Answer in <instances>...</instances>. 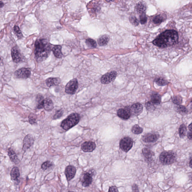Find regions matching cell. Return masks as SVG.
I'll use <instances>...</instances> for the list:
<instances>
[{"label": "cell", "mask_w": 192, "mask_h": 192, "mask_svg": "<svg viewBox=\"0 0 192 192\" xmlns=\"http://www.w3.org/2000/svg\"><path fill=\"white\" fill-rule=\"evenodd\" d=\"M178 32L173 30H167L162 33L153 41L158 47L165 48L176 43L178 40Z\"/></svg>", "instance_id": "cell-1"}, {"label": "cell", "mask_w": 192, "mask_h": 192, "mask_svg": "<svg viewBox=\"0 0 192 192\" xmlns=\"http://www.w3.org/2000/svg\"><path fill=\"white\" fill-rule=\"evenodd\" d=\"M51 45L46 39L37 40L35 44V55L38 62L44 61L50 55Z\"/></svg>", "instance_id": "cell-2"}, {"label": "cell", "mask_w": 192, "mask_h": 192, "mask_svg": "<svg viewBox=\"0 0 192 192\" xmlns=\"http://www.w3.org/2000/svg\"><path fill=\"white\" fill-rule=\"evenodd\" d=\"M80 120V117L78 113H72L62 121L60 127L65 130L67 131L77 124Z\"/></svg>", "instance_id": "cell-3"}, {"label": "cell", "mask_w": 192, "mask_h": 192, "mask_svg": "<svg viewBox=\"0 0 192 192\" xmlns=\"http://www.w3.org/2000/svg\"><path fill=\"white\" fill-rule=\"evenodd\" d=\"M176 155L171 151H165L161 153L160 156V161L165 165H171L176 160Z\"/></svg>", "instance_id": "cell-4"}, {"label": "cell", "mask_w": 192, "mask_h": 192, "mask_svg": "<svg viewBox=\"0 0 192 192\" xmlns=\"http://www.w3.org/2000/svg\"><path fill=\"white\" fill-rule=\"evenodd\" d=\"M133 141L129 137H125L121 140L120 142V148L125 152H128L133 146Z\"/></svg>", "instance_id": "cell-5"}, {"label": "cell", "mask_w": 192, "mask_h": 192, "mask_svg": "<svg viewBox=\"0 0 192 192\" xmlns=\"http://www.w3.org/2000/svg\"><path fill=\"white\" fill-rule=\"evenodd\" d=\"M78 87V83L77 79H72L66 86L65 92L68 94H74L77 89Z\"/></svg>", "instance_id": "cell-6"}, {"label": "cell", "mask_w": 192, "mask_h": 192, "mask_svg": "<svg viewBox=\"0 0 192 192\" xmlns=\"http://www.w3.org/2000/svg\"><path fill=\"white\" fill-rule=\"evenodd\" d=\"M117 76V73L115 71L108 72L102 77L101 82L103 84H108L114 80Z\"/></svg>", "instance_id": "cell-7"}, {"label": "cell", "mask_w": 192, "mask_h": 192, "mask_svg": "<svg viewBox=\"0 0 192 192\" xmlns=\"http://www.w3.org/2000/svg\"><path fill=\"white\" fill-rule=\"evenodd\" d=\"M15 76L19 79H27L31 75L30 69L27 68H21L15 72Z\"/></svg>", "instance_id": "cell-8"}, {"label": "cell", "mask_w": 192, "mask_h": 192, "mask_svg": "<svg viewBox=\"0 0 192 192\" xmlns=\"http://www.w3.org/2000/svg\"><path fill=\"white\" fill-rule=\"evenodd\" d=\"M11 56L13 61L16 63H19L22 60L20 49L17 46L14 47L11 50Z\"/></svg>", "instance_id": "cell-9"}, {"label": "cell", "mask_w": 192, "mask_h": 192, "mask_svg": "<svg viewBox=\"0 0 192 192\" xmlns=\"http://www.w3.org/2000/svg\"><path fill=\"white\" fill-rule=\"evenodd\" d=\"M76 172V169L75 167L69 165L66 168L65 174L68 181H70L74 177Z\"/></svg>", "instance_id": "cell-10"}, {"label": "cell", "mask_w": 192, "mask_h": 192, "mask_svg": "<svg viewBox=\"0 0 192 192\" xmlns=\"http://www.w3.org/2000/svg\"><path fill=\"white\" fill-rule=\"evenodd\" d=\"M117 115L119 117L122 119L127 120L131 117V114L130 108L126 107L119 110L117 111Z\"/></svg>", "instance_id": "cell-11"}, {"label": "cell", "mask_w": 192, "mask_h": 192, "mask_svg": "<svg viewBox=\"0 0 192 192\" xmlns=\"http://www.w3.org/2000/svg\"><path fill=\"white\" fill-rule=\"evenodd\" d=\"M131 115L137 116L142 113L143 107L141 104L137 103L134 104L130 108Z\"/></svg>", "instance_id": "cell-12"}, {"label": "cell", "mask_w": 192, "mask_h": 192, "mask_svg": "<svg viewBox=\"0 0 192 192\" xmlns=\"http://www.w3.org/2000/svg\"><path fill=\"white\" fill-rule=\"evenodd\" d=\"M95 148V143L92 141H86L81 146L82 150L85 152H91L94 151Z\"/></svg>", "instance_id": "cell-13"}, {"label": "cell", "mask_w": 192, "mask_h": 192, "mask_svg": "<svg viewBox=\"0 0 192 192\" xmlns=\"http://www.w3.org/2000/svg\"><path fill=\"white\" fill-rule=\"evenodd\" d=\"M34 139L32 136L30 134L26 135L23 140V150L26 151L31 147L34 143Z\"/></svg>", "instance_id": "cell-14"}, {"label": "cell", "mask_w": 192, "mask_h": 192, "mask_svg": "<svg viewBox=\"0 0 192 192\" xmlns=\"http://www.w3.org/2000/svg\"><path fill=\"white\" fill-rule=\"evenodd\" d=\"M93 177L91 173L89 172L85 173L83 175L82 182V185L84 187L89 186L93 182Z\"/></svg>", "instance_id": "cell-15"}, {"label": "cell", "mask_w": 192, "mask_h": 192, "mask_svg": "<svg viewBox=\"0 0 192 192\" xmlns=\"http://www.w3.org/2000/svg\"><path fill=\"white\" fill-rule=\"evenodd\" d=\"M159 137V135L156 134L149 133L143 136L142 139L146 143H152L157 141Z\"/></svg>", "instance_id": "cell-16"}, {"label": "cell", "mask_w": 192, "mask_h": 192, "mask_svg": "<svg viewBox=\"0 0 192 192\" xmlns=\"http://www.w3.org/2000/svg\"><path fill=\"white\" fill-rule=\"evenodd\" d=\"M142 154L146 160L149 161L152 160L155 155L153 152L147 148H144L143 149Z\"/></svg>", "instance_id": "cell-17"}, {"label": "cell", "mask_w": 192, "mask_h": 192, "mask_svg": "<svg viewBox=\"0 0 192 192\" xmlns=\"http://www.w3.org/2000/svg\"><path fill=\"white\" fill-rule=\"evenodd\" d=\"M43 108L46 111H50L54 108V104L52 101L49 98L44 99Z\"/></svg>", "instance_id": "cell-18"}, {"label": "cell", "mask_w": 192, "mask_h": 192, "mask_svg": "<svg viewBox=\"0 0 192 192\" xmlns=\"http://www.w3.org/2000/svg\"><path fill=\"white\" fill-rule=\"evenodd\" d=\"M8 155L9 156L11 161L15 164H17L19 163L20 161L18 158L16 153L12 149L10 148L8 151Z\"/></svg>", "instance_id": "cell-19"}, {"label": "cell", "mask_w": 192, "mask_h": 192, "mask_svg": "<svg viewBox=\"0 0 192 192\" xmlns=\"http://www.w3.org/2000/svg\"><path fill=\"white\" fill-rule=\"evenodd\" d=\"M109 36L107 35H101L98 39V42L100 46H103L106 45L108 44L109 41Z\"/></svg>", "instance_id": "cell-20"}, {"label": "cell", "mask_w": 192, "mask_h": 192, "mask_svg": "<svg viewBox=\"0 0 192 192\" xmlns=\"http://www.w3.org/2000/svg\"><path fill=\"white\" fill-rule=\"evenodd\" d=\"M60 82V79L58 78H49L46 81L47 85L49 87L58 85Z\"/></svg>", "instance_id": "cell-21"}, {"label": "cell", "mask_w": 192, "mask_h": 192, "mask_svg": "<svg viewBox=\"0 0 192 192\" xmlns=\"http://www.w3.org/2000/svg\"><path fill=\"white\" fill-rule=\"evenodd\" d=\"M136 10L137 13L140 14L145 13L146 10V4L142 2H139L136 5Z\"/></svg>", "instance_id": "cell-22"}, {"label": "cell", "mask_w": 192, "mask_h": 192, "mask_svg": "<svg viewBox=\"0 0 192 192\" xmlns=\"http://www.w3.org/2000/svg\"><path fill=\"white\" fill-rule=\"evenodd\" d=\"M61 49L62 47L60 45H55L52 49V50L55 56L58 58H61L63 56Z\"/></svg>", "instance_id": "cell-23"}, {"label": "cell", "mask_w": 192, "mask_h": 192, "mask_svg": "<svg viewBox=\"0 0 192 192\" xmlns=\"http://www.w3.org/2000/svg\"><path fill=\"white\" fill-rule=\"evenodd\" d=\"M10 176L11 180H17L18 179L20 176L19 170V168L16 167H14L11 170Z\"/></svg>", "instance_id": "cell-24"}, {"label": "cell", "mask_w": 192, "mask_h": 192, "mask_svg": "<svg viewBox=\"0 0 192 192\" xmlns=\"http://www.w3.org/2000/svg\"><path fill=\"white\" fill-rule=\"evenodd\" d=\"M161 101V97L157 93L153 94L151 96V102L154 105L160 104Z\"/></svg>", "instance_id": "cell-25"}, {"label": "cell", "mask_w": 192, "mask_h": 192, "mask_svg": "<svg viewBox=\"0 0 192 192\" xmlns=\"http://www.w3.org/2000/svg\"><path fill=\"white\" fill-rule=\"evenodd\" d=\"M167 19V16L165 14H160L157 15L154 18L153 21L155 24H160L162 22L165 21Z\"/></svg>", "instance_id": "cell-26"}, {"label": "cell", "mask_w": 192, "mask_h": 192, "mask_svg": "<svg viewBox=\"0 0 192 192\" xmlns=\"http://www.w3.org/2000/svg\"><path fill=\"white\" fill-rule=\"evenodd\" d=\"M187 131V127L184 124H182L179 128V136L181 138H183L185 137Z\"/></svg>", "instance_id": "cell-27"}, {"label": "cell", "mask_w": 192, "mask_h": 192, "mask_svg": "<svg viewBox=\"0 0 192 192\" xmlns=\"http://www.w3.org/2000/svg\"><path fill=\"white\" fill-rule=\"evenodd\" d=\"M155 82L159 86H165L168 84V82L161 77H158L155 79Z\"/></svg>", "instance_id": "cell-28"}, {"label": "cell", "mask_w": 192, "mask_h": 192, "mask_svg": "<svg viewBox=\"0 0 192 192\" xmlns=\"http://www.w3.org/2000/svg\"><path fill=\"white\" fill-rule=\"evenodd\" d=\"M131 131L134 134H139L142 133L143 131V129L140 127L139 125H136L132 127Z\"/></svg>", "instance_id": "cell-29"}, {"label": "cell", "mask_w": 192, "mask_h": 192, "mask_svg": "<svg viewBox=\"0 0 192 192\" xmlns=\"http://www.w3.org/2000/svg\"><path fill=\"white\" fill-rule=\"evenodd\" d=\"M177 111L181 114H186L188 113V110L185 107L178 105L176 107Z\"/></svg>", "instance_id": "cell-30"}, {"label": "cell", "mask_w": 192, "mask_h": 192, "mask_svg": "<svg viewBox=\"0 0 192 192\" xmlns=\"http://www.w3.org/2000/svg\"><path fill=\"white\" fill-rule=\"evenodd\" d=\"M86 44L89 47L95 48L97 46L96 42L94 40L91 38H88L86 40Z\"/></svg>", "instance_id": "cell-31"}, {"label": "cell", "mask_w": 192, "mask_h": 192, "mask_svg": "<svg viewBox=\"0 0 192 192\" xmlns=\"http://www.w3.org/2000/svg\"><path fill=\"white\" fill-rule=\"evenodd\" d=\"M129 21L131 24L134 26H137L139 25V21L137 18L135 16H130Z\"/></svg>", "instance_id": "cell-32"}, {"label": "cell", "mask_w": 192, "mask_h": 192, "mask_svg": "<svg viewBox=\"0 0 192 192\" xmlns=\"http://www.w3.org/2000/svg\"><path fill=\"white\" fill-rule=\"evenodd\" d=\"M140 22L141 25H145L147 21V17L146 13H144L140 14L139 16Z\"/></svg>", "instance_id": "cell-33"}, {"label": "cell", "mask_w": 192, "mask_h": 192, "mask_svg": "<svg viewBox=\"0 0 192 192\" xmlns=\"http://www.w3.org/2000/svg\"><path fill=\"white\" fill-rule=\"evenodd\" d=\"M14 30L15 34L17 35L19 39H21L23 37L22 33H21V30H20L19 27L18 26L15 25L14 27Z\"/></svg>", "instance_id": "cell-34"}, {"label": "cell", "mask_w": 192, "mask_h": 192, "mask_svg": "<svg viewBox=\"0 0 192 192\" xmlns=\"http://www.w3.org/2000/svg\"><path fill=\"white\" fill-rule=\"evenodd\" d=\"M182 97L180 96H175L172 99L173 103L177 105H180L182 103Z\"/></svg>", "instance_id": "cell-35"}, {"label": "cell", "mask_w": 192, "mask_h": 192, "mask_svg": "<svg viewBox=\"0 0 192 192\" xmlns=\"http://www.w3.org/2000/svg\"><path fill=\"white\" fill-rule=\"evenodd\" d=\"M52 165L53 164L50 161H45L42 165L41 169L44 170H46L48 168H50L52 166Z\"/></svg>", "instance_id": "cell-36"}, {"label": "cell", "mask_w": 192, "mask_h": 192, "mask_svg": "<svg viewBox=\"0 0 192 192\" xmlns=\"http://www.w3.org/2000/svg\"><path fill=\"white\" fill-rule=\"evenodd\" d=\"M36 116L33 113H31L29 117V122L31 124H34L36 123Z\"/></svg>", "instance_id": "cell-37"}, {"label": "cell", "mask_w": 192, "mask_h": 192, "mask_svg": "<svg viewBox=\"0 0 192 192\" xmlns=\"http://www.w3.org/2000/svg\"><path fill=\"white\" fill-rule=\"evenodd\" d=\"M63 114V112L62 110H59L57 111L56 112L53 116V119L56 120L60 118Z\"/></svg>", "instance_id": "cell-38"}, {"label": "cell", "mask_w": 192, "mask_h": 192, "mask_svg": "<svg viewBox=\"0 0 192 192\" xmlns=\"http://www.w3.org/2000/svg\"><path fill=\"white\" fill-rule=\"evenodd\" d=\"M155 106L151 101H150L148 102L146 104V107L147 110H151L155 109Z\"/></svg>", "instance_id": "cell-39"}, {"label": "cell", "mask_w": 192, "mask_h": 192, "mask_svg": "<svg viewBox=\"0 0 192 192\" xmlns=\"http://www.w3.org/2000/svg\"><path fill=\"white\" fill-rule=\"evenodd\" d=\"M109 192H118V190L117 189V187L115 186H112L109 188Z\"/></svg>", "instance_id": "cell-40"}, {"label": "cell", "mask_w": 192, "mask_h": 192, "mask_svg": "<svg viewBox=\"0 0 192 192\" xmlns=\"http://www.w3.org/2000/svg\"><path fill=\"white\" fill-rule=\"evenodd\" d=\"M132 190L133 191H139L137 186L136 185H133L132 186Z\"/></svg>", "instance_id": "cell-41"}, {"label": "cell", "mask_w": 192, "mask_h": 192, "mask_svg": "<svg viewBox=\"0 0 192 192\" xmlns=\"http://www.w3.org/2000/svg\"><path fill=\"white\" fill-rule=\"evenodd\" d=\"M187 137L189 139L192 140V132L190 131L187 134Z\"/></svg>", "instance_id": "cell-42"}, {"label": "cell", "mask_w": 192, "mask_h": 192, "mask_svg": "<svg viewBox=\"0 0 192 192\" xmlns=\"http://www.w3.org/2000/svg\"><path fill=\"white\" fill-rule=\"evenodd\" d=\"M188 128H189V130L192 132V122L189 125Z\"/></svg>", "instance_id": "cell-43"}, {"label": "cell", "mask_w": 192, "mask_h": 192, "mask_svg": "<svg viewBox=\"0 0 192 192\" xmlns=\"http://www.w3.org/2000/svg\"><path fill=\"white\" fill-rule=\"evenodd\" d=\"M189 167H190L192 169V159L191 160V161L189 162Z\"/></svg>", "instance_id": "cell-44"}, {"label": "cell", "mask_w": 192, "mask_h": 192, "mask_svg": "<svg viewBox=\"0 0 192 192\" xmlns=\"http://www.w3.org/2000/svg\"><path fill=\"white\" fill-rule=\"evenodd\" d=\"M0 5H1V7L2 8L3 7L4 5V4L3 3V2H2V1H1V4H0Z\"/></svg>", "instance_id": "cell-45"}, {"label": "cell", "mask_w": 192, "mask_h": 192, "mask_svg": "<svg viewBox=\"0 0 192 192\" xmlns=\"http://www.w3.org/2000/svg\"><path fill=\"white\" fill-rule=\"evenodd\" d=\"M107 2H111L112 1H113L114 0H105Z\"/></svg>", "instance_id": "cell-46"}, {"label": "cell", "mask_w": 192, "mask_h": 192, "mask_svg": "<svg viewBox=\"0 0 192 192\" xmlns=\"http://www.w3.org/2000/svg\"><path fill=\"white\" fill-rule=\"evenodd\" d=\"M190 107L192 109V99L191 100V101L190 102Z\"/></svg>", "instance_id": "cell-47"}, {"label": "cell", "mask_w": 192, "mask_h": 192, "mask_svg": "<svg viewBox=\"0 0 192 192\" xmlns=\"http://www.w3.org/2000/svg\"></svg>", "instance_id": "cell-48"}]
</instances>
